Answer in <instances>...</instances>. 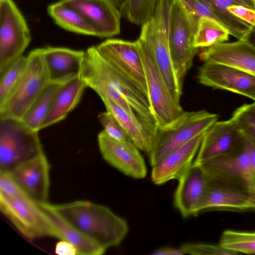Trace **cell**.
Listing matches in <instances>:
<instances>
[{"mask_svg":"<svg viewBox=\"0 0 255 255\" xmlns=\"http://www.w3.org/2000/svg\"><path fill=\"white\" fill-rule=\"evenodd\" d=\"M80 77L99 97L112 100L129 113L136 115L152 129L158 130L147 96L105 60L96 46L85 51Z\"/></svg>","mask_w":255,"mask_h":255,"instance_id":"cell-1","label":"cell"},{"mask_svg":"<svg viewBox=\"0 0 255 255\" xmlns=\"http://www.w3.org/2000/svg\"><path fill=\"white\" fill-rule=\"evenodd\" d=\"M49 205L65 220L106 250L119 246L129 231L126 220L104 205L86 200Z\"/></svg>","mask_w":255,"mask_h":255,"instance_id":"cell-2","label":"cell"},{"mask_svg":"<svg viewBox=\"0 0 255 255\" xmlns=\"http://www.w3.org/2000/svg\"><path fill=\"white\" fill-rule=\"evenodd\" d=\"M172 0H158L151 17L141 25L139 36L145 40L150 48L172 96L180 103L182 85L175 71L169 45Z\"/></svg>","mask_w":255,"mask_h":255,"instance_id":"cell-3","label":"cell"},{"mask_svg":"<svg viewBox=\"0 0 255 255\" xmlns=\"http://www.w3.org/2000/svg\"><path fill=\"white\" fill-rule=\"evenodd\" d=\"M136 42L144 65L152 115L158 129H165L175 124L186 111L172 96L145 40L139 36Z\"/></svg>","mask_w":255,"mask_h":255,"instance_id":"cell-4","label":"cell"},{"mask_svg":"<svg viewBox=\"0 0 255 255\" xmlns=\"http://www.w3.org/2000/svg\"><path fill=\"white\" fill-rule=\"evenodd\" d=\"M25 69L5 101L0 105V118L21 120L40 95L49 80L42 48L31 51Z\"/></svg>","mask_w":255,"mask_h":255,"instance_id":"cell-5","label":"cell"},{"mask_svg":"<svg viewBox=\"0 0 255 255\" xmlns=\"http://www.w3.org/2000/svg\"><path fill=\"white\" fill-rule=\"evenodd\" d=\"M43 151L38 131L21 120L0 118V170L10 171Z\"/></svg>","mask_w":255,"mask_h":255,"instance_id":"cell-6","label":"cell"},{"mask_svg":"<svg viewBox=\"0 0 255 255\" xmlns=\"http://www.w3.org/2000/svg\"><path fill=\"white\" fill-rule=\"evenodd\" d=\"M218 119L217 115L206 110L186 111L171 127L165 129H158L152 149L148 153L151 166L207 130Z\"/></svg>","mask_w":255,"mask_h":255,"instance_id":"cell-7","label":"cell"},{"mask_svg":"<svg viewBox=\"0 0 255 255\" xmlns=\"http://www.w3.org/2000/svg\"><path fill=\"white\" fill-rule=\"evenodd\" d=\"M0 210L25 237L56 238V232L43 210L25 194L9 197L0 194Z\"/></svg>","mask_w":255,"mask_h":255,"instance_id":"cell-8","label":"cell"},{"mask_svg":"<svg viewBox=\"0 0 255 255\" xmlns=\"http://www.w3.org/2000/svg\"><path fill=\"white\" fill-rule=\"evenodd\" d=\"M31 40L25 19L12 0H0V73L22 56Z\"/></svg>","mask_w":255,"mask_h":255,"instance_id":"cell-9","label":"cell"},{"mask_svg":"<svg viewBox=\"0 0 255 255\" xmlns=\"http://www.w3.org/2000/svg\"><path fill=\"white\" fill-rule=\"evenodd\" d=\"M196 30L178 0H173L170 10L169 45L178 79L182 85L198 49L193 45Z\"/></svg>","mask_w":255,"mask_h":255,"instance_id":"cell-10","label":"cell"},{"mask_svg":"<svg viewBox=\"0 0 255 255\" xmlns=\"http://www.w3.org/2000/svg\"><path fill=\"white\" fill-rule=\"evenodd\" d=\"M96 47L105 60L135 83L148 97L144 65L136 41L109 39Z\"/></svg>","mask_w":255,"mask_h":255,"instance_id":"cell-11","label":"cell"},{"mask_svg":"<svg viewBox=\"0 0 255 255\" xmlns=\"http://www.w3.org/2000/svg\"><path fill=\"white\" fill-rule=\"evenodd\" d=\"M209 210H255V197L245 187L237 184L208 182L194 215Z\"/></svg>","mask_w":255,"mask_h":255,"instance_id":"cell-12","label":"cell"},{"mask_svg":"<svg viewBox=\"0 0 255 255\" xmlns=\"http://www.w3.org/2000/svg\"><path fill=\"white\" fill-rule=\"evenodd\" d=\"M198 82L213 89L246 96L255 102V76L229 65L207 62L199 69Z\"/></svg>","mask_w":255,"mask_h":255,"instance_id":"cell-13","label":"cell"},{"mask_svg":"<svg viewBox=\"0 0 255 255\" xmlns=\"http://www.w3.org/2000/svg\"><path fill=\"white\" fill-rule=\"evenodd\" d=\"M98 143L102 157L111 166L133 178L146 177L147 171L144 160L131 141L115 140L103 130L98 135Z\"/></svg>","mask_w":255,"mask_h":255,"instance_id":"cell-14","label":"cell"},{"mask_svg":"<svg viewBox=\"0 0 255 255\" xmlns=\"http://www.w3.org/2000/svg\"><path fill=\"white\" fill-rule=\"evenodd\" d=\"M50 164L44 152L24 161L10 172L22 192L37 203L48 202Z\"/></svg>","mask_w":255,"mask_h":255,"instance_id":"cell-15","label":"cell"},{"mask_svg":"<svg viewBox=\"0 0 255 255\" xmlns=\"http://www.w3.org/2000/svg\"><path fill=\"white\" fill-rule=\"evenodd\" d=\"M77 10L91 24L95 36L111 37L121 31L122 14L110 0H60Z\"/></svg>","mask_w":255,"mask_h":255,"instance_id":"cell-16","label":"cell"},{"mask_svg":"<svg viewBox=\"0 0 255 255\" xmlns=\"http://www.w3.org/2000/svg\"><path fill=\"white\" fill-rule=\"evenodd\" d=\"M242 144V134L230 119L217 121L205 132L193 163L234 153Z\"/></svg>","mask_w":255,"mask_h":255,"instance_id":"cell-17","label":"cell"},{"mask_svg":"<svg viewBox=\"0 0 255 255\" xmlns=\"http://www.w3.org/2000/svg\"><path fill=\"white\" fill-rule=\"evenodd\" d=\"M194 164L201 167L208 182H231L244 186L248 189L251 168L248 153L243 144L234 153Z\"/></svg>","mask_w":255,"mask_h":255,"instance_id":"cell-18","label":"cell"},{"mask_svg":"<svg viewBox=\"0 0 255 255\" xmlns=\"http://www.w3.org/2000/svg\"><path fill=\"white\" fill-rule=\"evenodd\" d=\"M206 131L152 166V182L161 185L173 179L178 180L184 174L192 165Z\"/></svg>","mask_w":255,"mask_h":255,"instance_id":"cell-19","label":"cell"},{"mask_svg":"<svg viewBox=\"0 0 255 255\" xmlns=\"http://www.w3.org/2000/svg\"><path fill=\"white\" fill-rule=\"evenodd\" d=\"M199 56L204 62L229 65L255 76V47L247 41L225 42L203 48Z\"/></svg>","mask_w":255,"mask_h":255,"instance_id":"cell-20","label":"cell"},{"mask_svg":"<svg viewBox=\"0 0 255 255\" xmlns=\"http://www.w3.org/2000/svg\"><path fill=\"white\" fill-rule=\"evenodd\" d=\"M85 52L61 47L43 48L49 82L63 85L80 77Z\"/></svg>","mask_w":255,"mask_h":255,"instance_id":"cell-21","label":"cell"},{"mask_svg":"<svg viewBox=\"0 0 255 255\" xmlns=\"http://www.w3.org/2000/svg\"><path fill=\"white\" fill-rule=\"evenodd\" d=\"M173 204L184 218L194 215L195 209L208 184L201 167L192 165L178 179Z\"/></svg>","mask_w":255,"mask_h":255,"instance_id":"cell-22","label":"cell"},{"mask_svg":"<svg viewBox=\"0 0 255 255\" xmlns=\"http://www.w3.org/2000/svg\"><path fill=\"white\" fill-rule=\"evenodd\" d=\"M100 97L107 111L114 116L131 141L139 149L149 153L157 131L152 129L136 115L129 113L112 100L105 96Z\"/></svg>","mask_w":255,"mask_h":255,"instance_id":"cell-23","label":"cell"},{"mask_svg":"<svg viewBox=\"0 0 255 255\" xmlns=\"http://www.w3.org/2000/svg\"><path fill=\"white\" fill-rule=\"evenodd\" d=\"M87 87L81 77L62 85L39 130L64 120L78 104Z\"/></svg>","mask_w":255,"mask_h":255,"instance_id":"cell-24","label":"cell"},{"mask_svg":"<svg viewBox=\"0 0 255 255\" xmlns=\"http://www.w3.org/2000/svg\"><path fill=\"white\" fill-rule=\"evenodd\" d=\"M52 223L56 238L68 242L76 248L78 255H102L106 250L65 220L50 206L49 203H38Z\"/></svg>","mask_w":255,"mask_h":255,"instance_id":"cell-25","label":"cell"},{"mask_svg":"<svg viewBox=\"0 0 255 255\" xmlns=\"http://www.w3.org/2000/svg\"><path fill=\"white\" fill-rule=\"evenodd\" d=\"M211 6L219 21L238 40H244L252 25L230 13L228 8L233 5H243L255 9L252 0H205Z\"/></svg>","mask_w":255,"mask_h":255,"instance_id":"cell-26","label":"cell"},{"mask_svg":"<svg viewBox=\"0 0 255 255\" xmlns=\"http://www.w3.org/2000/svg\"><path fill=\"white\" fill-rule=\"evenodd\" d=\"M48 14L55 23L62 28L73 32L95 36L91 24L76 9L59 0L48 5Z\"/></svg>","mask_w":255,"mask_h":255,"instance_id":"cell-27","label":"cell"},{"mask_svg":"<svg viewBox=\"0 0 255 255\" xmlns=\"http://www.w3.org/2000/svg\"><path fill=\"white\" fill-rule=\"evenodd\" d=\"M61 85L49 83L21 119L25 125L33 130L39 131V127L48 115Z\"/></svg>","mask_w":255,"mask_h":255,"instance_id":"cell-28","label":"cell"},{"mask_svg":"<svg viewBox=\"0 0 255 255\" xmlns=\"http://www.w3.org/2000/svg\"><path fill=\"white\" fill-rule=\"evenodd\" d=\"M230 33L218 21L202 17L198 21L194 35L193 45L197 48H205L228 40Z\"/></svg>","mask_w":255,"mask_h":255,"instance_id":"cell-29","label":"cell"},{"mask_svg":"<svg viewBox=\"0 0 255 255\" xmlns=\"http://www.w3.org/2000/svg\"><path fill=\"white\" fill-rule=\"evenodd\" d=\"M219 245L238 254H255V232L227 230L223 232Z\"/></svg>","mask_w":255,"mask_h":255,"instance_id":"cell-30","label":"cell"},{"mask_svg":"<svg viewBox=\"0 0 255 255\" xmlns=\"http://www.w3.org/2000/svg\"><path fill=\"white\" fill-rule=\"evenodd\" d=\"M158 0H126L120 8L122 16L142 25L151 17Z\"/></svg>","mask_w":255,"mask_h":255,"instance_id":"cell-31","label":"cell"},{"mask_svg":"<svg viewBox=\"0 0 255 255\" xmlns=\"http://www.w3.org/2000/svg\"><path fill=\"white\" fill-rule=\"evenodd\" d=\"M27 62V57L22 56L0 73V105L5 101L17 84L25 69Z\"/></svg>","mask_w":255,"mask_h":255,"instance_id":"cell-32","label":"cell"},{"mask_svg":"<svg viewBox=\"0 0 255 255\" xmlns=\"http://www.w3.org/2000/svg\"><path fill=\"white\" fill-rule=\"evenodd\" d=\"M230 119L242 134L255 142V102L237 108Z\"/></svg>","mask_w":255,"mask_h":255,"instance_id":"cell-33","label":"cell"},{"mask_svg":"<svg viewBox=\"0 0 255 255\" xmlns=\"http://www.w3.org/2000/svg\"><path fill=\"white\" fill-rule=\"evenodd\" d=\"M178 0L196 30L198 21L202 17L211 18L219 22L212 8L205 0Z\"/></svg>","mask_w":255,"mask_h":255,"instance_id":"cell-34","label":"cell"},{"mask_svg":"<svg viewBox=\"0 0 255 255\" xmlns=\"http://www.w3.org/2000/svg\"><path fill=\"white\" fill-rule=\"evenodd\" d=\"M99 120L104 128V131L111 138L120 141L131 140L120 123L110 112L106 111L100 113Z\"/></svg>","mask_w":255,"mask_h":255,"instance_id":"cell-35","label":"cell"},{"mask_svg":"<svg viewBox=\"0 0 255 255\" xmlns=\"http://www.w3.org/2000/svg\"><path fill=\"white\" fill-rule=\"evenodd\" d=\"M185 254L192 255H235L238 253L223 248L220 245L204 243H187L180 247Z\"/></svg>","mask_w":255,"mask_h":255,"instance_id":"cell-36","label":"cell"},{"mask_svg":"<svg viewBox=\"0 0 255 255\" xmlns=\"http://www.w3.org/2000/svg\"><path fill=\"white\" fill-rule=\"evenodd\" d=\"M23 193L10 171L0 170V194L13 197Z\"/></svg>","mask_w":255,"mask_h":255,"instance_id":"cell-37","label":"cell"},{"mask_svg":"<svg viewBox=\"0 0 255 255\" xmlns=\"http://www.w3.org/2000/svg\"><path fill=\"white\" fill-rule=\"evenodd\" d=\"M228 11L240 19L255 26V9L241 5H233L228 8Z\"/></svg>","mask_w":255,"mask_h":255,"instance_id":"cell-38","label":"cell"},{"mask_svg":"<svg viewBox=\"0 0 255 255\" xmlns=\"http://www.w3.org/2000/svg\"><path fill=\"white\" fill-rule=\"evenodd\" d=\"M242 137V144L248 153L252 171L255 170V142L243 134Z\"/></svg>","mask_w":255,"mask_h":255,"instance_id":"cell-39","label":"cell"},{"mask_svg":"<svg viewBox=\"0 0 255 255\" xmlns=\"http://www.w3.org/2000/svg\"><path fill=\"white\" fill-rule=\"evenodd\" d=\"M55 253L59 255H78L75 247L65 241L61 240L56 245Z\"/></svg>","mask_w":255,"mask_h":255,"instance_id":"cell-40","label":"cell"},{"mask_svg":"<svg viewBox=\"0 0 255 255\" xmlns=\"http://www.w3.org/2000/svg\"><path fill=\"white\" fill-rule=\"evenodd\" d=\"M153 255H185L182 249L166 247L158 249L151 254Z\"/></svg>","mask_w":255,"mask_h":255,"instance_id":"cell-41","label":"cell"},{"mask_svg":"<svg viewBox=\"0 0 255 255\" xmlns=\"http://www.w3.org/2000/svg\"><path fill=\"white\" fill-rule=\"evenodd\" d=\"M248 189L255 197V170L251 171L248 180Z\"/></svg>","mask_w":255,"mask_h":255,"instance_id":"cell-42","label":"cell"},{"mask_svg":"<svg viewBox=\"0 0 255 255\" xmlns=\"http://www.w3.org/2000/svg\"><path fill=\"white\" fill-rule=\"evenodd\" d=\"M244 40L247 41L255 47V26H252Z\"/></svg>","mask_w":255,"mask_h":255,"instance_id":"cell-43","label":"cell"},{"mask_svg":"<svg viewBox=\"0 0 255 255\" xmlns=\"http://www.w3.org/2000/svg\"><path fill=\"white\" fill-rule=\"evenodd\" d=\"M119 9H120L126 0H110Z\"/></svg>","mask_w":255,"mask_h":255,"instance_id":"cell-44","label":"cell"},{"mask_svg":"<svg viewBox=\"0 0 255 255\" xmlns=\"http://www.w3.org/2000/svg\"><path fill=\"white\" fill-rule=\"evenodd\" d=\"M252 0L253 1V3L255 6V0Z\"/></svg>","mask_w":255,"mask_h":255,"instance_id":"cell-45","label":"cell"}]
</instances>
